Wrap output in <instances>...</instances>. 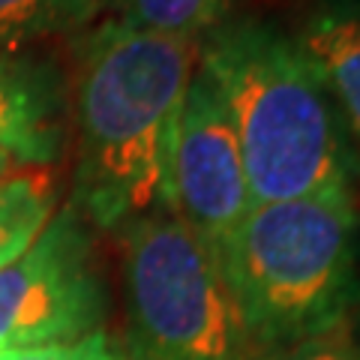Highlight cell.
<instances>
[{"instance_id":"6da1fadb","label":"cell","mask_w":360,"mask_h":360,"mask_svg":"<svg viewBox=\"0 0 360 360\" xmlns=\"http://www.w3.org/2000/svg\"><path fill=\"white\" fill-rule=\"evenodd\" d=\"M198 39L162 37L103 21L82 42L75 82V210L103 231H120L168 207L177 117L198 70Z\"/></svg>"},{"instance_id":"7a4b0ae2","label":"cell","mask_w":360,"mask_h":360,"mask_svg":"<svg viewBox=\"0 0 360 360\" xmlns=\"http://www.w3.org/2000/svg\"><path fill=\"white\" fill-rule=\"evenodd\" d=\"M240 144L252 207L352 193L357 153L300 42L274 21L225 18L198 49Z\"/></svg>"},{"instance_id":"3957f363","label":"cell","mask_w":360,"mask_h":360,"mask_svg":"<svg viewBox=\"0 0 360 360\" xmlns=\"http://www.w3.org/2000/svg\"><path fill=\"white\" fill-rule=\"evenodd\" d=\"M219 262L252 348L274 352L348 328L360 303L354 193L252 207Z\"/></svg>"},{"instance_id":"277c9868","label":"cell","mask_w":360,"mask_h":360,"mask_svg":"<svg viewBox=\"0 0 360 360\" xmlns=\"http://www.w3.org/2000/svg\"><path fill=\"white\" fill-rule=\"evenodd\" d=\"M129 360H250L222 262L168 207L120 229Z\"/></svg>"},{"instance_id":"5b68a950","label":"cell","mask_w":360,"mask_h":360,"mask_svg":"<svg viewBox=\"0 0 360 360\" xmlns=\"http://www.w3.org/2000/svg\"><path fill=\"white\" fill-rule=\"evenodd\" d=\"M108 291L94 238L72 205L60 207L15 262L0 267V352L82 340L103 330Z\"/></svg>"},{"instance_id":"8992f818","label":"cell","mask_w":360,"mask_h":360,"mask_svg":"<svg viewBox=\"0 0 360 360\" xmlns=\"http://www.w3.org/2000/svg\"><path fill=\"white\" fill-rule=\"evenodd\" d=\"M168 210H174L217 255L252 210L231 117L201 70H195L177 117L168 168Z\"/></svg>"},{"instance_id":"52a82bcc","label":"cell","mask_w":360,"mask_h":360,"mask_svg":"<svg viewBox=\"0 0 360 360\" xmlns=\"http://www.w3.org/2000/svg\"><path fill=\"white\" fill-rule=\"evenodd\" d=\"M63 148V87L49 66L0 54V150L15 162H54Z\"/></svg>"},{"instance_id":"ba28073f","label":"cell","mask_w":360,"mask_h":360,"mask_svg":"<svg viewBox=\"0 0 360 360\" xmlns=\"http://www.w3.org/2000/svg\"><path fill=\"white\" fill-rule=\"evenodd\" d=\"M360 156V0H315L295 33Z\"/></svg>"},{"instance_id":"9c48e42d","label":"cell","mask_w":360,"mask_h":360,"mask_svg":"<svg viewBox=\"0 0 360 360\" xmlns=\"http://www.w3.org/2000/svg\"><path fill=\"white\" fill-rule=\"evenodd\" d=\"M54 217V186L45 174L0 177V267L27 250Z\"/></svg>"},{"instance_id":"30bf717a","label":"cell","mask_w":360,"mask_h":360,"mask_svg":"<svg viewBox=\"0 0 360 360\" xmlns=\"http://www.w3.org/2000/svg\"><path fill=\"white\" fill-rule=\"evenodd\" d=\"M103 0H0V49L87 27Z\"/></svg>"},{"instance_id":"8fae6325","label":"cell","mask_w":360,"mask_h":360,"mask_svg":"<svg viewBox=\"0 0 360 360\" xmlns=\"http://www.w3.org/2000/svg\"><path fill=\"white\" fill-rule=\"evenodd\" d=\"M115 18L129 27L180 39H205L229 18L231 0H111Z\"/></svg>"},{"instance_id":"7c38bea8","label":"cell","mask_w":360,"mask_h":360,"mask_svg":"<svg viewBox=\"0 0 360 360\" xmlns=\"http://www.w3.org/2000/svg\"><path fill=\"white\" fill-rule=\"evenodd\" d=\"M0 360H123L115 342L105 330L87 333L82 340L70 342H49V345H30V348H6L0 352Z\"/></svg>"},{"instance_id":"4fadbf2b","label":"cell","mask_w":360,"mask_h":360,"mask_svg":"<svg viewBox=\"0 0 360 360\" xmlns=\"http://www.w3.org/2000/svg\"><path fill=\"white\" fill-rule=\"evenodd\" d=\"M250 360H360V345L354 340V333L342 328V330L315 336V340L297 342V345L262 352Z\"/></svg>"},{"instance_id":"5bb4252c","label":"cell","mask_w":360,"mask_h":360,"mask_svg":"<svg viewBox=\"0 0 360 360\" xmlns=\"http://www.w3.org/2000/svg\"><path fill=\"white\" fill-rule=\"evenodd\" d=\"M13 165H15L13 156H9L6 150H0V177H6L9 172H13Z\"/></svg>"},{"instance_id":"9a60e30c","label":"cell","mask_w":360,"mask_h":360,"mask_svg":"<svg viewBox=\"0 0 360 360\" xmlns=\"http://www.w3.org/2000/svg\"><path fill=\"white\" fill-rule=\"evenodd\" d=\"M354 340H357V345H360V303H357V333H354Z\"/></svg>"}]
</instances>
